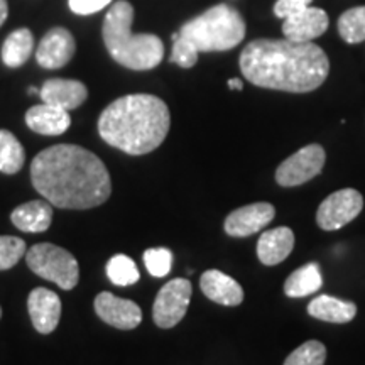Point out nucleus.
<instances>
[{
	"label": "nucleus",
	"instance_id": "4be33fe9",
	"mask_svg": "<svg viewBox=\"0 0 365 365\" xmlns=\"http://www.w3.org/2000/svg\"><path fill=\"white\" fill-rule=\"evenodd\" d=\"M34 38L27 27H21L7 36L2 46V61L9 68H19L31 58Z\"/></svg>",
	"mask_w": 365,
	"mask_h": 365
},
{
	"label": "nucleus",
	"instance_id": "0eeeda50",
	"mask_svg": "<svg viewBox=\"0 0 365 365\" xmlns=\"http://www.w3.org/2000/svg\"><path fill=\"white\" fill-rule=\"evenodd\" d=\"M193 286L185 277H176L166 282L154 299L153 319L159 328L176 327L188 312Z\"/></svg>",
	"mask_w": 365,
	"mask_h": 365
},
{
	"label": "nucleus",
	"instance_id": "473e14b6",
	"mask_svg": "<svg viewBox=\"0 0 365 365\" xmlns=\"http://www.w3.org/2000/svg\"><path fill=\"white\" fill-rule=\"evenodd\" d=\"M228 88L242 90L244 88V83H242V80H239V78H232V80H228Z\"/></svg>",
	"mask_w": 365,
	"mask_h": 365
},
{
	"label": "nucleus",
	"instance_id": "5701e85b",
	"mask_svg": "<svg viewBox=\"0 0 365 365\" xmlns=\"http://www.w3.org/2000/svg\"><path fill=\"white\" fill-rule=\"evenodd\" d=\"M26 161V150L16 135L6 129H0V173L16 175L22 170Z\"/></svg>",
	"mask_w": 365,
	"mask_h": 365
},
{
	"label": "nucleus",
	"instance_id": "39448f33",
	"mask_svg": "<svg viewBox=\"0 0 365 365\" xmlns=\"http://www.w3.org/2000/svg\"><path fill=\"white\" fill-rule=\"evenodd\" d=\"M180 36L193 43L200 53L228 51L244 41L245 21L234 7L218 4L202 16L185 22Z\"/></svg>",
	"mask_w": 365,
	"mask_h": 365
},
{
	"label": "nucleus",
	"instance_id": "ddd939ff",
	"mask_svg": "<svg viewBox=\"0 0 365 365\" xmlns=\"http://www.w3.org/2000/svg\"><path fill=\"white\" fill-rule=\"evenodd\" d=\"M282 21H284L282 22V34L286 39L294 41V43H312L313 39L325 34L328 24H330L328 14L323 9L312 6Z\"/></svg>",
	"mask_w": 365,
	"mask_h": 365
},
{
	"label": "nucleus",
	"instance_id": "f03ea898",
	"mask_svg": "<svg viewBox=\"0 0 365 365\" xmlns=\"http://www.w3.org/2000/svg\"><path fill=\"white\" fill-rule=\"evenodd\" d=\"M245 80L269 90L308 93L325 83L330 73L327 53L313 43L255 39L239 59Z\"/></svg>",
	"mask_w": 365,
	"mask_h": 365
},
{
	"label": "nucleus",
	"instance_id": "c85d7f7f",
	"mask_svg": "<svg viewBox=\"0 0 365 365\" xmlns=\"http://www.w3.org/2000/svg\"><path fill=\"white\" fill-rule=\"evenodd\" d=\"M198 54L200 51L195 48V44L180 36L176 41H173V51L170 61L176 63V65L181 68H193L196 65V61H198Z\"/></svg>",
	"mask_w": 365,
	"mask_h": 365
},
{
	"label": "nucleus",
	"instance_id": "6ab92c4d",
	"mask_svg": "<svg viewBox=\"0 0 365 365\" xmlns=\"http://www.w3.org/2000/svg\"><path fill=\"white\" fill-rule=\"evenodd\" d=\"M11 220L22 232L41 234L51 225L53 205L48 200H34V202L22 203L11 213Z\"/></svg>",
	"mask_w": 365,
	"mask_h": 365
},
{
	"label": "nucleus",
	"instance_id": "f3484780",
	"mask_svg": "<svg viewBox=\"0 0 365 365\" xmlns=\"http://www.w3.org/2000/svg\"><path fill=\"white\" fill-rule=\"evenodd\" d=\"M26 124L41 135H61L70 129L71 117L63 108L49 103H39L26 112Z\"/></svg>",
	"mask_w": 365,
	"mask_h": 365
},
{
	"label": "nucleus",
	"instance_id": "f704fd0d",
	"mask_svg": "<svg viewBox=\"0 0 365 365\" xmlns=\"http://www.w3.org/2000/svg\"><path fill=\"white\" fill-rule=\"evenodd\" d=\"M0 318H2V308H0Z\"/></svg>",
	"mask_w": 365,
	"mask_h": 365
},
{
	"label": "nucleus",
	"instance_id": "c756f323",
	"mask_svg": "<svg viewBox=\"0 0 365 365\" xmlns=\"http://www.w3.org/2000/svg\"><path fill=\"white\" fill-rule=\"evenodd\" d=\"M110 2L112 0H68V6L71 12L78 14V16H90V14L102 11Z\"/></svg>",
	"mask_w": 365,
	"mask_h": 365
},
{
	"label": "nucleus",
	"instance_id": "393cba45",
	"mask_svg": "<svg viewBox=\"0 0 365 365\" xmlns=\"http://www.w3.org/2000/svg\"><path fill=\"white\" fill-rule=\"evenodd\" d=\"M107 276L115 286H132L139 281L140 274L129 255L117 254L107 262Z\"/></svg>",
	"mask_w": 365,
	"mask_h": 365
},
{
	"label": "nucleus",
	"instance_id": "2f4dec72",
	"mask_svg": "<svg viewBox=\"0 0 365 365\" xmlns=\"http://www.w3.org/2000/svg\"><path fill=\"white\" fill-rule=\"evenodd\" d=\"M9 16V6H7V0H0V26L4 24Z\"/></svg>",
	"mask_w": 365,
	"mask_h": 365
},
{
	"label": "nucleus",
	"instance_id": "9d476101",
	"mask_svg": "<svg viewBox=\"0 0 365 365\" xmlns=\"http://www.w3.org/2000/svg\"><path fill=\"white\" fill-rule=\"evenodd\" d=\"M95 312L98 318L118 330H134L143 322V309L134 301L117 298L103 291L95 298Z\"/></svg>",
	"mask_w": 365,
	"mask_h": 365
},
{
	"label": "nucleus",
	"instance_id": "f257e3e1",
	"mask_svg": "<svg viewBox=\"0 0 365 365\" xmlns=\"http://www.w3.org/2000/svg\"><path fill=\"white\" fill-rule=\"evenodd\" d=\"M36 191L53 207L88 210L110 198L112 182L102 159L75 144H56L41 150L31 163Z\"/></svg>",
	"mask_w": 365,
	"mask_h": 365
},
{
	"label": "nucleus",
	"instance_id": "1a4fd4ad",
	"mask_svg": "<svg viewBox=\"0 0 365 365\" xmlns=\"http://www.w3.org/2000/svg\"><path fill=\"white\" fill-rule=\"evenodd\" d=\"M364 208V196L354 188L335 191L323 200L317 212V223L322 230H340L355 220Z\"/></svg>",
	"mask_w": 365,
	"mask_h": 365
},
{
	"label": "nucleus",
	"instance_id": "412c9836",
	"mask_svg": "<svg viewBox=\"0 0 365 365\" xmlns=\"http://www.w3.org/2000/svg\"><path fill=\"white\" fill-rule=\"evenodd\" d=\"M323 276L322 269L317 262H309L307 266L296 269L284 282V293L289 298H304L322 287Z\"/></svg>",
	"mask_w": 365,
	"mask_h": 365
},
{
	"label": "nucleus",
	"instance_id": "9b49d317",
	"mask_svg": "<svg viewBox=\"0 0 365 365\" xmlns=\"http://www.w3.org/2000/svg\"><path fill=\"white\" fill-rule=\"evenodd\" d=\"M76 41L65 27H53L44 34L36 51V61L44 70H59L75 56Z\"/></svg>",
	"mask_w": 365,
	"mask_h": 365
},
{
	"label": "nucleus",
	"instance_id": "b1692460",
	"mask_svg": "<svg viewBox=\"0 0 365 365\" xmlns=\"http://www.w3.org/2000/svg\"><path fill=\"white\" fill-rule=\"evenodd\" d=\"M339 34L349 44H359L365 41V6L349 9L341 14Z\"/></svg>",
	"mask_w": 365,
	"mask_h": 365
},
{
	"label": "nucleus",
	"instance_id": "7c9ffc66",
	"mask_svg": "<svg viewBox=\"0 0 365 365\" xmlns=\"http://www.w3.org/2000/svg\"><path fill=\"white\" fill-rule=\"evenodd\" d=\"M312 2L313 0H277L276 6H274V14H276L279 19H286V17L293 16V14L309 7Z\"/></svg>",
	"mask_w": 365,
	"mask_h": 365
},
{
	"label": "nucleus",
	"instance_id": "dca6fc26",
	"mask_svg": "<svg viewBox=\"0 0 365 365\" xmlns=\"http://www.w3.org/2000/svg\"><path fill=\"white\" fill-rule=\"evenodd\" d=\"M200 287L210 301L222 307H239L244 301V289L239 282L217 269H210L202 274Z\"/></svg>",
	"mask_w": 365,
	"mask_h": 365
},
{
	"label": "nucleus",
	"instance_id": "a211bd4d",
	"mask_svg": "<svg viewBox=\"0 0 365 365\" xmlns=\"http://www.w3.org/2000/svg\"><path fill=\"white\" fill-rule=\"evenodd\" d=\"M294 249V234L289 227H276L264 232L257 242V257L264 266H276L289 257Z\"/></svg>",
	"mask_w": 365,
	"mask_h": 365
},
{
	"label": "nucleus",
	"instance_id": "2eb2a0df",
	"mask_svg": "<svg viewBox=\"0 0 365 365\" xmlns=\"http://www.w3.org/2000/svg\"><path fill=\"white\" fill-rule=\"evenodd\" d=\"M39 97L44 103L54 105V107L70 112L85 103V100L88 98V90L78 80L53 78L44 81V85L39 90Z\"/></svg>",
	"mask_w": 365,
	"mask_h": 365
},
{
	"label": "nucleus",
	"instance_id": "423d86ee",
	"mask_svg": "<svg viewBox=\"0 0 365 365\" xmlns=\"http://www.w3.org/2000/svg\"><path fill=\"white\" fill-rule=\"evenodd\" d=\"M26 261L36 276L51 281L61 289L71 291L80 281L75 255L54 244H36L26 252Z\"/></svg>",
	"mask_w": 365,
	"mask_h": 365
},
{
	"label": "nucleus",
	"instance_id": "72a5a7b5",
	"mask_svg": "<svg viewBox=\"0 0 365 365\" xmlns=\"http://www.w3.org/2000/svg\"><path fill=\"white\" fill-rule=\"evenodd\" d=\"M29 93H31V95H34V93H39V90L36 88V86H31V88H29Z\"/></svg>",
	"mask_w": 365,
	"mask_h": 365
},
{
	"label": "nucleus",
	"instance_id": "4468645a",
	"mask_svg": "<svg viewBox=\"0 0 365 365\" xmlns=\"http://www.w3.org/2000/svg\"><path fill=\"white\" fill-rule=\"evenodd\" d=\"M27 309L36 331L48 335L58 328L61 318V299L56 293L46 287H36L27 298Z\"/></svg>",
	"mask_w": 365,
	"mask_h": 365
},
{
	"label": "nucleus",
	"instance_id": "bb28decb",
	"mask_svg": "<svg viewBox=\"0 0 365 365\" xmlns=\"http://www.w3.org/2000/svg\"><path fill=\"white\" fill-rule=\"evenodd\" d=\"M26 255V242L19 237L0 235V271L17 266Z\"/></svg>",
	"mask_w": 365,
	"mask_h": 365
},
{
	"label": "nucleus",
	"instance_id": "7ed1b4c3",
	"mask_svg": "<svg viewBox=\"0 0 365 365\" xmlns=\"http://www.w3.org/2000/svg\"><path fill=\"white\" fill-rule=\"evenodd\" d=\"M171 113L159 97L148 93L117 98L98 118V134L112 148L130 156L153 153L164 143Z\"/></svg>",
	"mask_w": 365,
	"mask_h": 365
},
{
	"label": "nucleus",
	"instance_id": "a878e982",
	"mask_svg": "<svg viewBox=\"0 0 365 365\" xmlns=\"http://www.w3.org/2000/svg\"><path fill=\"white\" fill-rule=\"evenodd\" d=\"M325 360L327 346L318 340H308L287 355L284 365H325Z\"/></svg>",
	"mask_w": 365,
	"mask_h": 365
},
{
	"label": "nucleus",
	"instance_id": "f8f14e48",
	"mask_svg": "<svg viewBox=\"0 0 365 365\" xmlns=\"http://www.w3.org/2000/svg\"><path fill=\"white\" fill-rule=\"evenodd\" d=\"M276 210L271 203L259 202L234 210L225 218L223 228L230 237H249L261 232L274 220Z\"/></svg>",
	"mask_w": 365,
	"mask_h": 365
},
{
	"label": "nucleus",
	"instance_id": "aec40b11",
	"mask_svg": "<svg viewBox=\"0 0 365 365\" xmlns=\"http://www.w3.org/2000/svg\"><path fill=\"white\" fill-rule=\"evenodd\" d=\"M308 313L319 322L327 323H349L357 314V307L352 301L339 299L335 296L322 294L313 301H309Z\"/></svg>",
	"mask_w": 365,
	"mask_h": 365
},
{
	"label": "nucleus",
	"instance_id": "6e6552de",
	"mask_svg": "<svg viewBox=\"0 0 365 365\" xmlns=\"http://www.w3.org/2000/svg\"><path fill=\"white\" fill-rule=\"evenodd\" d=\"M327 154L319 144H309L289 156L276 170V181L284 188H293L313 180L325 166Z\"/></svg>",
	"mask_w": 365,
	"mask_h": 365
},
{
	"label": "nucleus",
	"instance_id": "cd10ccee",
	"mask_svg": "<svg viewBox=\"0 0 365 365\" xmlns=\"http://www.w3.org/2000/svg\"><path fill=\"white\" fill-rule=\"evenodd\" d=\"M144 264L154 277H164L173 267V252L166 247L148 249L144 252Z\"/></svg>",
	"mask_w": 365,
	"mask_h": 365
},
{
	"label": "nucleus",
	"instance_id": "20e7f679",
	"mask_svg": "<svg viewBox=\"0 0 365 365\" xmlns=\"http://www.w3.org/2000/svg\"><path fill=\"white\" fill-rule=\"evenodd\" d=\"M134 7L118 0L103 19V43L118 65L134 71L156 68L164 58L163 41L154 34H132Z\"/></svg>",
	"mask_w": 365,
	"mask_h": 365
}]
</instances>
